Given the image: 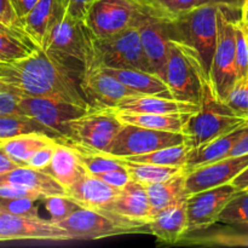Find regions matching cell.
Masks as SVG:
<instances>
[{"instance_id":"6da1fadb","label":"cell","mask_w":248,"mask_h":248,"mask_svg":"<svg viewBox=\"0 0 248 248\" xmlns=\"http://www.w3.org/2000/svg\"><path fill=\"white\" fill-rule=\"evenodd\" d=\"M248 123L237 115L225 102L216 96L211 81H203L202 96L198 113L189 116L183 130L186 144L190 148L200 147L229 131Z\"/></svg>"},{"instance_id":"7a4b0ae2","label":"cell","mask_w":248,"mask_h":248,"mask_svg":"<svg viewBox=\"0 0 248 248\" xmlns=\"http://www.w3.org/2000/svg\"><path fill=\"white\" fill-rule=\"evenodd\" d=\"M103 67L135 68L150 72L136 23L107 38H97L89 31V56L84 68Z\"/></svg>"},{"instance_id":"3957f363","label":"cell","mask_w":248,"mask_h":248,"mask_svg":"<svg viewBox=\"0 0 248 248\" xmlns=\"http://www.w3.org/2000/svg\"><path fill=\"white\" fill-rule=\"evenodd\" d=\"M219 6L216 4L200 5L178 18L169 21L172 38L183 41L195 50L208 80L217 45Z\"/></svg>"},{"instance_id":"277c9868","label":"cell","mask_w":248,"mask_h":248,"mask_svg":"<svg viewBox=\"0 0 248 248\" xmlns=\"http://www.w3.org/2000/svg\"><path fill=\"white\" fill-rule=\"evenodd\" d=\"M206 79L195 50L171 36L164 80L171 90L173 98L200 106Z\"/></svg>"},{"instance_id":"5b68a950","label":"cell","mask_w":248,"mask_h":248,"mask_svg":"<svg viewBox=\"0 0 248 248\" xmlns=\"http://www.w3.org/2000/svg\"><path fill=\"white\" fill-rule=\"evenodd\" d=\"M240 12L237 10L219 6L217 15L218 36L215 56L211 68L210 81L216 96L224 102L237 81L236 70V40L235 21L230 15Z\"/></svg>"},{"instance_id":"8992f818","label":"cell","mask_w":248,"mask_h":248,"mask_svg":"<svg viewBox=\"0 0 248 248\" xmlns=\"http://www.w3.org/2000/svg\"><path fill=\"white\" fill-rule=\"evenodd\" d=\"M58 225L67 230L72 240H99L147 229V224L127 219L109 210L85 207L75 211Z\"/></svg>"},{"instance_id":"52a82bcc","label":"cell","mask_w":248,"mask_h":248,"mask_svg":"<svg viewBox=\"0 0 248 248\" xmlns=\"http://www.w3.org/2000/svg\"><path fill=\"white\" fill-rule=\"evenodd\" d=\"M123 123L110 109H90L68 125V133L62 143L93 152L107 153Z\"/></svg>"},{"instance_id":"ba28073f","label":"cell","mask_w":248,"mask_h":248,"mask_svg":"<svg viewBox=\"0 0 248 248\" xmlns=\"http://www.w3.org/2000/svg\"><path fill=\"white\" fill-rule=\"evenodd\" d=\"M19 109L22 114L48 128L58 142H63L67 137L70 121L90 110L86 107L56 97H21Z\"/></svg>"},{"instance_id":"9c48e42d","label":"cell","mask_w":248,"mask_h":248,"mask_svg":"<svg viewBox=\"0 0 248 248\" xmlns=\"http://www.w3.org/2000/svg\"><path fill=\"white\" fill-rule=\"evenodd\" d=\"M184 142L186 137L183 133L152 130L130 124H123L108 152L104 154L114 157H130L148 154L162 148L183 144Z\"/></svg>"},{"instance_id":"30bf717a","label":"cell","mask_w":248,"mask_h":248,"mask_svg":"<svg viewBox=\"0 0 248 248\" xmlns=\"http://www.w3.org/2000/svg\"><path fill=\"white\" fill-rule=\"evenodd\" d=\"M149 70L164 79L169 58L171 31L167 19L157 16L142 0V9L135 21Z\"/></svg>"},{"instance_id":"8fae6325","label":"cell","mask_w":248,"mask_h":248,"mask_svg":"<svg viewBox=\"0 0 248 248\" xmlns=\"http://www.w3.org/2000/svg\"><path fill=\"white\" fill-rule=\"evenodd\" d=\"M142 9V0H96L84 24L97 38H107L132 26Z\"/></svg>"},{"instance_id":"7c38bea8","label":"cell","mask_w":248,"mask_h":248,"mask_svg":"<svg viewBox=\"0 0 248 248\" xmlns=\"http://www.w3.org/2000/svg\"><path fill=\"white\" fill-rule=\"evenodd\" d=\"M69 241L65 229L44 218L0 212V242L4 241Z\"/></svg>"},{"instance_id":"4fadbf2b","label":"cell","mask_w":248,"mask_h":248,"mask_svg":"<svg viewBox=\"0 0 248 248\" xmlns=\"http://www.w3.org/2000/svg\"><path fill=\"white\" fill-rule=\"evenodd\" d=\"M80 87L90 109L98 110H113L125 97L138 96L102 68H84Z\"/></svg>"},{"instance_id":"5bb4252c","label":"cell","mask_w":248,"mask_h":248,"mask_svg":"<svg viewBox=\"0 0 248 248\" xmlns=\"http://www.w3.org/2000/svg\"><path fill=\"white\" fill-rule=\"evenodd\" d=\"M236 191L228 183L188 196V234L202 232L218 223L219 215Z\"/></svg>"},{"instance_id":"9a60e30c","label":"cell","mask_w":248,"mask_h":248,"mask_svg":"<svg viewBox=\"0 0 248 248\" xmlns=\"http://www.w3.org/2000/svg\"><path fill=\"white\" fill-rule=\"evenodd\" d=\"M43 50L74 58L84 64L89 56V31L84 22L65 12L50 31Z\"/></svg>"},{"instance_id":"2e32d148","label":"cell","mask_w":248,"mask_h":248,"mask_svg":"<svg viewBox=\"0 0 248 248\" xmlns=\"http://www.w3.org/2000/svg\"><path fill=\"white\" fill-rule=\"evenodd\" d=\"M248 167V154L230 156L206 166L186 172V193L190 196L199 191L232 183Z\"/></svg>"},{"instance_id":"e0dca14e","label":"cell","mask_w":248,"mask_h":248,"mask_svg":"<svg viewBox=\"0 0 248 248\" xmlns=\"http://www.w3.org/2000/svg\"><path fill=\"white\" fill-rule=\"evenodd\" d=\"M147 229L164 244L182 241L188 235V196L160 211L148 223Z\"/></svg>"},{"instance_id":"ac0fdd59","label":"cell","mask_w":248,"mask_h":248,"mask_svg":"<svg viewBox=\"0 0 248 248\" xmlns=\"http://www.w3.org/2000/svg\"><path fill=\"white\" fill-rule=\"evenodd\" d=\"M67 12V0H39L22 21L29 38L39 48H44L51 29Z\"/></svg>"},{"instance_id":"d6986e66","label":"cell","mask_w":248,"mask_h":248,"mask_svg":"<svg viewBox=\"0 0 248 248\" xmlns=\"http://www.w3.org/2000/svg\"><path fill=\"white\" fill-rule=\"evenodd\" d=\"M248 132V123L229 131L200 147L191 148L186 156L184 171L190 172L199 167L206 166L212 162L225 159L230 150L239 143V140Z\"/></svg>"},{"instance_id":"ffe728a7","label":"cell","mask_w":248,"mask_h":248,"mask_svg":"<svg viewBox=\"0 0 248 248\" xmlns=\"http://www.w3.org/2000/svg\"><path fill=\"white\" fill-rule=\"evenodd\" d=\"M200 106L190 102L178 101L160 96H128L113 109L119 113L132 114H194Z\"/></svg>"},{"instance_id":"44dd1931","label":"cell","mask_w":248,"mask_h":248,"mask_svg":"<svg viewBox=\"0 0 248 248\" xmlns=\"http://www.w3.org/2000/svg\"><path fill=\"white\" fill-rule=\"evenodd\" d=\"M120 191V188L109 186L87 172L67 189V195L74 199L81 207L104 210L118 198Z\"/></svg>"},{"instance_id":"7402d4cb","label":"cell","mask_w":248,"mask_h":248,"mask_svg":"<svg viewBox=\"0 0 248 248\" xmlns=\"http://www.w3.org/2000/svg\"><path fill=\"white\" fill-rule=\"evenodd\" d=\"M104 210L147 225L153 219L147 188L144 184L132 179L121 188L118 198Z\"/></svg>"},{"instance_id":"603a6c76","label":"cell","mask_w":248,"mask_h":248,"mask_svg":"<svg viewBox=\"0 0 248 248\" xmlns=\"http://www.w3.org/2000/svg\"><path fill=\"white\" fill-rule=\"evenodd\" d=\"M0 183L27 189L41 194L43 196L67 194V189L50 173L44 170L33 169L29 166H18L6 173L0 174Z\"/></svg>"},{"instance_id":"cb8c5ba5","label":"cell","mask_w":248,"mask_h":248,"mask_svg":"<svg viewBox=\"0 0 248 248\" xmlns=\"http://www.w3.org/2000/svg\"><path fill=\"white\" fill-rule=\"evenodd\" d=\"M102 69L118 79L126 87L135 91L138 96H160L173 98L172 92L165 80L152 72L135 68H108Z\"/></svg>"},{"instance_id":"d4e9b609","label":"cell","mask_w":248,"mask_h":248,"mask_svg":"<svg viewBox=\"0 0 248 248\" xmlns=\"http://www.w3.org/2000/svg\"><path fill=\"white\" fill-rule=\"evenodd\" d=\"M44 171L50 173L65 189L77 183L84 174L87 173V170L82 165L77 150L62 142L57 143L52 160Z\"/></svg>"},{"instance_id":"484cf974","label":"cell","mask_w":248,"mask_h":248,"mask_svg":"<svg viewBox=\"0 0 248 248\" xmlns=\"http://www.w3.org/2000/svg\"><path fill=\"white\" fill-rule=\"evenodd\" d=\"M186 171L157 183L144 184L149 196L152 217L154 218L161 210L172 205L179 199L188 196L186 193Z\"/></svg>"},{"instance_id":"4316f807","label":"cell","mask_w":248,"mask_h":248,"mask_svg":"<svg viewBox=\"0 0 248 248\" xmlns=\"http://www.w3.org/2000/svg\"><path fill=\"white\" fill-rule=\"evenodd\" d=\"M58 140L44 133H27L18 137L1 140L0 147L6 152V154L19 166H27L28 160L35 154L38 150L55 144Z\"/></svg>"},{"instance_id":"83f0119b","label":"cell","mask_w":248,"mask_h":248,"mask_svg":"<svg viewBox=\"0 0 248 248\" xmlns=\"http://www.w3.org/2000/svg\"><path fill=\"white\" fill-rule=\"evenodd\" d=\"M115 114L123 124L178 133H183L186 121L191 115V114H132L119 113V111H115Z\"/></svg>"},{"instance_id":"f1b7e54d","label":"cell","mask_w":248,"mask_h":248,"mask_svg":"<svg viewBox=\"0 0 248 248\" xmlns=\"http://www.w3.org/2000/svg\"><path fill=\"white\" fill-rule=\"evenodd\" d=\"M39 48L26 31L0 23V60L2 62L21 60Z\"/></svg>"},{"instance_id":"f546056e","label":"cell","mask_w":248,"mask_h":248,"mask_svg":"<svg viewBox=\"0 0 248 248\" xmlns=\"http://www.w3.org/2000/svg\"><path fill=\"white\" fill-rule=\"evenodd\" d=\"M119 159H120L121 164L125 166V169L127 170L131 179L140 182L142 184H152L166 181V179L184 171L183 167L161 166V165L145 164V162H136L124 159V157H119Z\"/></svg>"},{"instance_id":"4dcf8cb0","label":"cell","mask_w":248,"mask_h":248,"mask_svg":"<svg viewBox=\"0 0 248 248\" xmlns=\"http://www.w3.org/2000/svg\"><path fill=\"white\" fill-rule=\"evenodd\" d=\"M27 133H44L58 140L48 128L31 116L24 114H10V115L0 116V142Z\"/></svg>"},{"instance_id":"1f68e13d","label":"cell","mask_w":248,"mask_h":248,"mask_svg":"<svg viewBox=\"0 0 248 248\" xmlns=\"http://www.w3.org/2000/svg\"><path fill=\"white\" fill-rule=\"evenodd\" d=\"M190 149L191 148L189 145L183 143V144L173 145V147L162 148V149L150 152L148 154L136 155V156L124 157V159L136 162H145V164L161 165V166H176L184 169L186 156Z\"/></svg>"},{"instance_id":"d6a6232c","label":"cell","mask_w":248,"mask_h":248,"mask_svg":"<svg viewBox=\"0 0 248 248\" xmlns=\"http://www.w3.org/2000/svg\"><path fill=\"white\" fill-rule=\"evenodd\" d=\"M218 223L228 227L248 224V191H236L219 215Z\"/></svg>"},{"instance_id":"836d02e7","label":"cell","mask_w":248,"mask_h":248,"mask_svg":"<svg viewBox=\"0 0 248 248\" xmlns=\"http://www.w3.org/2000/svg\"><path fill=\"white\" fill-rule=\"evenodd\" d=\"M70 147H72V145H70ZM74 148L78 152V154H79L80 160H81L85 169H86L87 172L91 174H98L102 173V172L113 171V170H118L124 167V165L121 164L119 157L110 156V155H107L104 154V153L93 152V150L82 149V148Z\"/></svg>"},{"instance_id":"e575fe53","label":"cell","mask_w":248,"mask_h":248,"mask_svg":"<svg viewBox=\"0 0 248 248\" xmlns=\"http://www.w3.org/2000/svg\"><path fill=\"white\" fill-rule=\"evenodd\" d=\"M157 16L173 21L199 6L200 0H143Z\"/></svg>"},{"instance_id":"d590c367","label":"cell","mask_w":248,"mask_h":248,"mask_svg":"<svg viewBox=\"0 0 248 248\" xmlns=\"http://www.w3.org/2000/svg\"><path fill=\"white\" fill-rule=\"evenodd\" d=\"M41 201L45 203L46 210L50 213V220L56 224L67 219L75 211L81 208V206L67 194L65 195L45 196L44 199H41Z\"/></svg>"},{"instance_id":"8d00e7d4","label":"cell","mask_w":248,"mask_h":248,"mask_svg":"<svg viewBox=\"0 0 248 248\" xmlns=\"http://www.w3.org/2000/svg\"><path fill=\"white\" fill-rule=\"evenodd\" d=\"M237 80L248 78V35L241 18L235 21Z\"/></svg>"},{"instance_id":"74e56055","label":"cell","mask_w":248,"mask_h":248,"mask_svg":"<svg viewBox=\"0 0 248 248\" xmlns=\"http://www.w3.org/2000/svg\"><path fill=\"white\" fill-rule=\"evenodd\" d=\"M34 202H35V200L29 198H0V212L15 216H23V217L41 218Z\"/></svg>"},{"instance_id":"f35d334b","label":"cell","mask_w":248,"mask_h":248,"mask_svg":"<svg viewBox=\"0 0 248 248\" xmlns=\"http://www.w3.org/2000/svg\"><path fill=\"white\" fill-rule=\"evenodd\" d=\"M224 102L237 115L248 120V78L237 80Z\"/></svg>"},{"instance_id":"ab89813d","label":"cell","mask_w":248,"mask_h":248,"mask_svg":"<svg viewBox=\"0 0 248 248\" xmlns=\"http://www.w3.org/2000/svg\"><path fill=\"white\" fill-rule=\"evenodd\" d=\"M0 23L12 29L26 31L21 19L15 14L14 7H12L10 0H0Z\"/></svg>"},{"instance_id":"60d3db41","label":"cell","mask_w":248,"mask_h":248,"mask_svg":"<svg viewBox=\"0 0 248 248\" xmlns=\"http://www.w3.org/2000/svg\"><path fill=\"white\" fill-rule=\"evenodd\" d=\"M97 178L102 179L103 182H106L109 186H116V188H124L128 182L131 181V177L128 174L127 170L125 169V166L121 167V169L113 170V171L108 172H102V173L93 174Z\"/></svg>"},{"instance_id":"b9f144b4","label":"cell","mask_w":248,"mask_h":248,"mask_svg":"<svg viewBox=\"0 0 248 248\" xmlns=\"http://www.w3.org/2000/svg\"><path fill=\"white\" fill-rule=\"evenodd\" d=\"M58 143V142H57ZM57 143L55 144L47 145V147L43 148V149L38 150L31 159L27 162V166L33 167V169L38 170H44L50 165L51 160H52L53 152H55V148L57 145Z\"/></svg>"},{"instance_id":"7bdbcfd3","label":"cell","mask_w":248,"mask_h":248,"mask_svg":"<svg viewBox=\"0 0 248 248\" xmlns=\"http://www.w3.org/2000/svg\"><path fill=\"white\" fill-rule=\"evenodd\" d=\"M21 97L7 91H0V116L22 114L19 109Z\"/></svg>"},{"instance_id":"ee69618b","label":"cell","mask_w":248,"mask_h":248,"mask_svg":"<svg viewBox=\"0 0 248 248\" xmlns=\"http://www.w3.org/2000/svg\"><path fill=\"white\" fill-rule=\"evenodd\" d=\"M96 0H67V14L78 21L84 22L91 5Z\"/></svg>"},{"instance_id":"f6af8a7d","label":"cell","mask_w":248,"mask_h":248,"mask_svg":"<svg viewBox=\"0 0 248 248\" xmlns=\"http://www.w3.org/2000/svg\"><path fill=\"white\" fill-rule=\"evenodd\" d=\"M38 1L39 0H10L12 7H14L15 14L21 19V22L33 10V7L35 6Z\"/></svg>"},{"instance_id":"bcb514c9","label":"cell","mask_w":248,"mask_h":248,"mask_svg":"<svg viewBox=\"0 0 248 248\" xmlns=\"http://www.w3.org/2000/svg\"><path fill=\"white\" fill-rule=\"evenodd\" d=\"M244 2L245 0H200L199 6L205 4H216V5H220V6L229 7V9H232V10H237V11L241 12L242 6H244Z\"/></svg>"},{"instance_id":"7dc6e473","label":"cell","mask_w":248,"mask_h":248,"mask_svg":"<svg viewBox=\"0 0 248 248\" xmlns=\"http://www.w3.org/2000/svg\"><path fill=\"white\" fill-rule=\"evenodd\" d=\"M19 165L17 162H15L9 155L6 154L4 149L0 147V174L6 173V172L11 171V170L16 169Z\"/></svg>"},{"instance_id":"c3c4849f","label":"cell","mask_w":248,"mask_h":248,"mask_svg":"<svg viewBox=\"0 0 248 248\" xmlns=\"http://www.w3.org/2000/svg\"><path fill=\"white\" fill-rule=\"evenodd\" d=\"M246 154H248V132L239 140V143H237V144L230 150V153L228 154L227 157L240 156V155H246Z\"/></svg>"},{"instance_id":"681fc988","label":"cell","mask_w":248,"mask_h":248,"mask_svg":"<svg viewBox=\"0 0 248 248\" xmlns=\"http://www.w3.org/2000/svg\"><path fill=\"white\" fill-rule=\"evenodd\" d=\"M232 184L237 190H245L248 188V167L232 182Z\"/></svg>"},{"instance_id":"f907efd6","label":"cell","mask_w":248,"mask_h":248,"mask_svg":"<svg viewBox=\"0 0 248 248\" xmlns=\"http://www.w3.org/2000/svg\"><path fill=\"white\" fill-rule=\"evenodd\" d=\"M240 18L242 21H248V0H245L244 6L241 9V16H240Z\"/></svg>"},{"instance_id":"816d5d0a","label":"cell","mask_w":248,"mask_h":248,"mask_svg":"<svg viewBox=\"0 0 248 248\" xmlns=\"http://www.w3.org/2000/svg\"><path fill=\"white\" fill-rule=\"evenodd\" d=\"M241 21H242V19H241ZM242 23H244V27H245V29H246L247 35H248V21H242Z\"/></svg>"},{"instance_id":"f5cc1de1","label":"cell","mask_w":248,"mask_h":248,"mask_svg":"<svg viewBox=\"0 0 248 248\" xmlns=\"http://www.w3.org/2000/svg\"><path fill=\"white\" fill-rule=\"evenodd\" d=\"M245 190H246V191H248V188H247V189H245Z\"/></svg>"},{"instance_id":"db71d44e","label":"cell","mask_w":248,"mask_h":248,"mask_svg":"<svg viewBox=\"0 0 248 248\" xmlns=\"http://www.w3.org/2000/svg\"><path fill=\"white\" fill-rule=\"evenodd\" d=\"M0 62H2V61H1V60H0Z\"/></svg>"}]
</instances>
